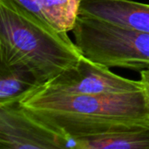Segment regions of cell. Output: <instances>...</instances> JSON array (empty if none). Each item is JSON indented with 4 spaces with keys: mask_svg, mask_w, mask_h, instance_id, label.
Masks as SVG:
<instances>
[{
    "mask_svg": "<svg viewBox=\"0 0 149 149\" xmlns=\"http://www.w3.org/2000/svg\"><path fill=\"white\" fill-rule=\"evenodd\" d=\"M39 120L72 141L91 137L112 124L149 119V98L144 91L102 95H67L37 91L21 103Z\"/></svg>",
    "mask_w": 149,
    "mask_h": 149,
    "instance_id": "obj_1",
    "label": "cell"
},
{
    "mask_svg": "<svg viewBox=\"0 0 149 149\" xmlns=\"http://www.w3.org/2000/svg\"><path fill=\"white\" fill-rule=\"evenodd\" d=\"M83 55L68 32L13 0H0V63L24 65L45 84Z\"/></svg>",
    "mask_w": 149,
    "mask_h": 149,
    "instance_id": "obj_2",
    "label": "cell"
},
{
    "mask_svg": "<svg viewBox=\"0 0 149 149\" xmlns=\"http://www.w3.org/2000/svg\"><path fill=\"white\" fill-rule=\"evenodd\" d=\"M88 58L109 68H149V33L79 15L72 31Z\"/></svg>",
    "mask_w": 149,
    "mask_h": 149,
    "instance_id": "obj_3",
    "label": "cell"
},
{
    "mask_svg": "<svg viewBox=\"0 0 149 149\" xmlns=\"http://www.w3.org/2000/svg\"><path fill=\"white\" fill-rule=\"evenodd\" d=\"M67 95H102L144 91L141 80L129 79L85 55L72 67L46 82L39 90Z\"/></svg>",
    "mask_w": 149,
    "mask_h": 149,
    "instance_id": "obj_4",
    "label": "cell"
},
{
    "mask_svg": "<svg viewBox=\"0 0 149 149\" xmlns=\"http://www.w3.org/2000/svg\"><path fill=\"white\" fill-rule=\"evenodd\" d=\"M67 140L21 104L0 107V149H65Z\"/></svg>",
    "mask_w": 149,
    "mask_h": 149,
    "instance_id": "obj_5",
    "label": "cell"
},
{
    "mask_svg": "<svg viewBox=\"0 0 149 149\" xmlns=\"http://www.w3.org/2000/svg\"><path fill=\"white\" fill-rule=\"evenodd\" d=\"M79 15L149 33V4L134 0H81Z\"/></svg>",
    "mask_w": 149,
    "mask_h": 149,
    "instance_id": "obj_6",
    "label": "cell"
},
{
    "mask_svg": "<svg viewBox=\"0 0 149 149\" xmlns=\"http://www.w3.org/2000/svg\"><path fill=\"white\" fill-rule=\"evenodd\" d=\"M72 148L149 149V119L115 122L98 134L72 141Z\"/></svg>",
    "mask_w": 149,
    "mask_h": 149,
    "instance_id": "obj_7",
    "label": "cell"
},
{
    "mask_svg": "<svg viewBox=\"0 0 149 149\" xmlns=\"http://www.w3.org/2000/svg\"><path fill=\"white\" fill-rule=\"evenodd\" d=\"M44 85L26 66L0 63V107L20 104Z\"/></svg>",
    "mask_w": 149,
    "mask_h": 149,
    "instance_id": "obj_8",
    "label": "cell"
},
{
    "mask_svg": "<svg viewBox=\"0 0 149 149\" xmlns=\"http://www.w3.org/2000/svg\"><path fill=\"white\" fill-rule=\"evenodd\" d=\"M61 31H72L79 16L81 0H13Z\"/></svg>",
    "mask_w": 149,
    "mask_h": 149,
    "instance_id": "obj_9",
    "label": "cell"
},
{
    "mask_svg": "<svg viewBox=\"0 0 149 149\" xmlns=\"http://www.w3.org/2000/svg\"><path fill=\"white\" fill-rule=\"evenodd\" d=\"M141 73V81L142 83L143 88H144V92L146 93V94L148 96L149 98V68L141 70L140 72Z\"/></svg>",
    "mask_w": 149,
    "mask_h": 149,
    "instance_id": "obj_10",
    "label": "cell"
}]
</instances>
